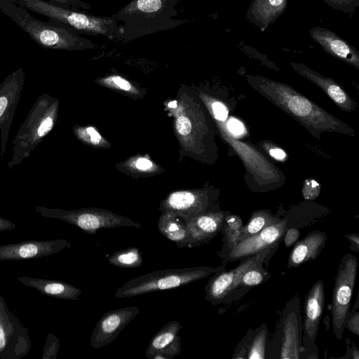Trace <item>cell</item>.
Returning a JSON list of instances; mask_svg holds the SVG:
<instances>
[{"instance_id": "1", "label": "cell", "mask_w": 359, "mask_h": 359, "mask_svg": "<svg viewBox=\"0 0 359 359\" xmlns=\"http://www.w3.org/2000/svg\"><path fill=\"white\" fill-rule=\"evenodd\" d=\"M247 79L255 89L300 122L313 135L325 131L354 135L348 126L288 85L259 76H248Z\"/></svg>"}, {"instance_id": "2", "label": "cell", "mask_w": 359, "mask_h": 359, "mask_svg": "<svg viewBox=\"0 0 359 359\" xmlns=\"http://www.w3.org/2000/svg\"><path fill=\"white\" fill-rule=\"evenodd\" d=\"M180 0H131L111 16L121 25L122 34L114 40L130 41L173 29L187 22L185 19H175L178 15L176 6Z\"/></svg>"}, {"instance_id": "3", "label": "cell", "mask_w": 359, "mask_h": 359, "mask_svg": "<svg viewBox=\"0 0 359 359\" xmlns=\"http://www.w3.org/2000/svg\"><path fill=\"white\" fill-rule=\"evenodd\" d=\"M0 11L39 46L50 49L84 50L99 48L92 41L52 22L33 17L28 10L13 0H0Z\"/></svg>"}, {"instance_id": "4", "label": "cell", "mask_w": 359, "mask_h": 359, "mask_svg": "<svg viewBox=\"0 0 359 359\" xmlns=\"http://www.w3.org/2000/svg\"><path fill=\"white\" fill-rule=\"evenodd\" d=\"M15 4L48 18L50 22L62 25L77 34L102 35L109 39L122 34L121 25L112 16L91 15L79 10L53 5L45 0H13Z\"/></svg>"}, {"instance_id": "5", "label": "cell", "mask_w": 359, "mask_h": 359, "mask_svg": "<svg viewBox=\"0 0 359 359\" xmlns=\"http://www.w3.org/2000/svg\"><path fill=\"white\" fill-rule=\"evenodd\" d=\"M58 111V100L48 95L39 97L13 141L10 168L28 157L31 151L53 129Z\"/></svg>"}, {"instance_id": "6", "label": "cell", "mask_w": 359, "mask_h": 359, "mask_svg": "<svg viewBox=\"0 0 359 359\" xmlns=\"http://www.w3.org/2000/svg\"><path fill=\"white\" fill-rule=\"evenodd\" d=\"M225 265L222 264L216 268L202 266L152 271L128 280L116 290L114 296L116 298L133 297L179 287L224 271Z\"/></svg>"}, {"instance_id": "7", "label": "cell", "mask_w": 359, "mask_h": 359, "mask_svg": "<svg viewBox=\"0 0 359 359\" xmlns=\"http://www.w3.org/2000/svg\"><path fill=\"white\" fill-rule=\"evenodd\" d=\"M358 271V259L346 254L338 266L331 302V316L333 333L342 339L344 323L350 310L351 301Z\"/></svg>"}, {"instance_id": "8", "label": "cell", "mask_w": 359, "mask_h": 359, "mask_svg": "<svg viewBox=\"0 0 359 359\" xmlns=\"http://www.w3.org/2000/svg\"><path fill=\"white\" fill-rule=\"evenodd\" d=\"M279 245L266 248L244 260L235 269L215 273L205 287V299L212 305L231 302L238 290V283L242 274L250 267L262 262H269Z\"/></svg>"}, {"instance_id": "9", "label": "cell", "mask_w": 359, "mask_h": 359, "mask_svg": "<svg viewBox=\"0 0 359 359\" xmlns=\"http://www.w3.org/2000/svg\"><path fill=\"white\" fill-rule=\"evenodd\" d=\"M325 299L324 283L321 280H318L307 292L304 301L300 345L301 354L304 353V358H318L315 342L324 309Z\"/></svg>"}, {"instance_id": "10", "label": "cell", "mask_w": 359, "mask_h": 359, "mask_svg": "<svg viewBox=\"0 0 359 359\" xmlns=\"http://www.w3.org/2000/svg\"><path fill=\"white\" fill-rule=\"evenodd\" d=\"M276 334L280 337V359L301 358V339L302 320L300 313V301L293 296L282 311Z\"/></svg>"}, {"instance_id": "11", "label": "cell", "mask_w": 359, "mask_h": 359, "mask_svg": "<svg viewBox=\"0 0 359 359\" xmlns=\"http://www.w3.org/2000/svg\"><path fill=\"white\" fill-rule=\"evenodd\" d=\"M287 229V219L273 224L238 243L223 259L222 264L244 260L266 248L279 245Z\"/></svg>"}, {"instance_id": "12", "label": "cell", "mask_w": 359, "mask_h": 359, "mask_svg": "<svg viewBox=\"0 0 359 359\" xmlns=\"http://www.w3.org/2000/svg\"><path fill=\"white\" fill-rule=\"evenodd\" d=\"M66 219L86 233L95 235L97 230L130 226L142 229L140 224L128 217L100 208H85L67 213Z\"/></svg>"}, {"instance_id": "13", "label": "cell", "mask_w": 359, "mask_h": 359, "mask_svg": "<svg viewBox=\"0 0 359 359\" xmlns=\"http://www.w3.org/2000/svg\"><path fill=\"white\" fill-rule=\"evenodd\" d=\"M212 200L208 192L202 191H177L169 194L161 203L162 213L170 212L184 218L199 214L219 211L212 207Z\"/></svg>"}, {"instance_id": "14", "label": "cell", "mask_w": 359, "mask_h": 359, "mask_svg": "<svg viewBox=\"0 0 359 359\" xmlns=\"http://www.w3.org/2000/svg\"><path fill=\"white\" fill-rule=\"evenodd\" d=\"M139 313L137 307L128 306L104 313L90 337L91 346L99 348L109 344Z\"/></svg>"}, {"instance_id": "15", "label": "cell", "mask_w": 359, "mask_h": 359, "mask_svg": "<svg viewBox=\"0 0 359 359\" xmlns=\"http://www.w3.org/2000/svg\"><path fill=\"white\" fill-rule=\"evenodd\" d=\"M25 74L22 67L10 74L0 84V129L2 142L12 123L14 112L22 89ZM3 145V144H2Z\"/></svg>"}, {"instance_id": "16", "label": "cell", "mask_w": 359, "mask_h": 359, "mask_svg": "<svg viewBox=\"0 0 359 359\" xmlns=\"http://www.w3.org/2000/svg\"><path fill=\"white\" fill-rule=\"evenodd\" d=\"M224 212L210 211L184 218L188 231L187 248L199 247L210 241L220 231Z\"/></svg>"}, {"instance_id": "17", "label": "cell", "mask_w": 359, "mask_h": 359, "mask_svg": "<svg viewBox=\"0 0 359 359\" xmlns=\"http://www.w3.org/2000/svg\"><path fill=\"white\" fill-rule=\"evenodd\" d=\"M182 328L179 321L172 320L163 326L151 339L145 354L150 359H172L182 350L178 333Z\"/></svg>"}, {"instance_id": "18", "label": "cell", "mask_w": 359, "mask_h": 359, "mask_svg": "<svg viewBox=\"0 0 359 359\" xmlns=\"http://www.w3.org/2000/svg\"><path fill=\"white\" fill-rule=\"evenodd\" d=\"M311 37L330 55L359 69V53L357 49L334 32L321 27L309 30Z\"/></svg>"}, {"instance_id": "19", "label": "cell", "mask_w": 359, "mask_h": 359, "mask_svg": "<svg viewBox=\"0 0 359 359\" xmlns=\"http://www.w3.org/2000/svg\"><path fill=\"white\" fill-rule=\"evenodd\" d=\"M292 67L300 75L319 86L342 110L355 109V103L334 80L312 70L304 64L292 62Z\"/></svg>"}, {"instance_id": "20", "label": "cell", "mask_w": 359, "mask_h": 359, "mask_svg": "<svg viewBox=\"0 0 359 359\" xmlns=\"http://www.w3.org/2000/svg\"><path fill=\"white\" fill-rule=\"evenodd\" d=\"M327 238L325 232L315 230L298 241L290 253L287 268H296L310 260L316 259L324 249Z\"/></svg>"}, {"instance_id": "21", "label": "cell", "mask_w": 359, "mask_h": 359, "mask_svg": "<svg viewBox=\"0 0 359 359\" xmlns=\"http://www.w3.org/2000/svg\"><path fill=\"white\" fill-rule=\"evenodd\" d=\"M287 0H253L246 13L247 19L264 31L285 11Z\"/></svg>"}, {"instance_id": "22", "label": "cell", "mask_w": 359, "mask_h": 359, "mask_svg": "<svg viewBox=\"0 0 359 359\" xmlns=\"http://www.w3.org/2000/svg\"><path fill=\"white\" fill-rule=\"evenodd\" d=\"M158 231L179 248H185L188 231L183 217L170 212H164L158 222Z\"/></svg>"}, {"instance_id": "23", "label": "cell", "mask_w": 359, "mask_h": 359, "mask_svg": "<svg viewBox=\"0 0 359 359\" xmlns=\"http://www.w3.org/2000/svg\"><path fill=\"white\" fill-rule=\"evenodd\" d=\"M243 226L242 219L239 216L229 213L225 215L220 231L223 236V244L222 249L217 252L221 259H223L238 243Z\"/></svg>"}, {"instance_id": "24", "label": "cell", "mask_w": 359, "mask_h": 359, "mask_svg": "<svg viewBox=\"0 0 359 359\" xmlns=\"http://www.w3.org/2000/svg\"><path fill=\"white\" fill-rule=\"evenodd\" d=\"M280 220V219L273 216L269 211L258 210L252 213L249 222L243 225L241 229L238 243Z\"/></svg>"}, {"instance_id": "25", "label": "cell", "mask_w": 359, "mask_h": 359, "mask_svg": "<svg viewBox=\"0 0 359 359\" xmlns=\"http://www.w3.org/2000/svg\"><path fill=\"white\" fill-rule=\"evenodd\" d=\"M108 262L115 266L122 269L137 268L142 265L143 258L137 247H129L114 252Z\"/></svg>"}, {"instance_id": "26", "label": "cell", "mask_w": 359, "mask_h": 359, "mask_svg": "<svg viewBox=\"0 0 359 359\" xmlns=\"http://www.w3.org/2000/svg\"><path fill=\"white\" fill-rule=\"evenodd\" d=\"M268 262H262L257 264L246 271L241 276L238 283V290L246 289L257 286L266 282L271 277V274L264 268V264Z\"/></svg>"}, {"instance_id": "27", "label": "cell", "mask_w": 359, "mask_h": 359, "mask_svg": "<svg viewBox=\"0 0 359 359\" xmlns=\"http://www.w3.org/2000/svg\"><path fill=\"white\" fill-rule=\"evenodd\" d=\"M268 334V327L262 324L259 327L252 330L246 353L248 359L266 358V341Z\"/></svg>"}, {"instance_id": "28", "label": "cell", "mask_w": 359, "mask_h": 359, "mask_svg": "<svg viewBox=\"0 0 359 359\" xmlns=\"http://www.w3.org/2000/svg\"><path fill=\"white\" fill-rule=\"evenodd\" d=\"M333 9L346 13H353L359 6V0H323Z\"/></svg>"}, {"instance_id": "29", "label": "cell", "mask_w": 359, "mask_h": 359, "mask_svg": "<svg viewBox=\"0 0 359 359\" xmlns=\"http://www.w3.org/2000/svg\"><path fill=\"white\" fill-rule=\"evenodd\" d=\"M50 4L63 8L76 10H89L92 6L83 0H45Z\"/></svg>"}, {"instance_id": "30", "label": "cell", "mask_w": 359, "mask_h": 359, "mask_svg": "<svg viewBox=\"0 0 359 359\" xmlns=\"http://www.w3.org/2000/svg\"><path fill=\"white\" fill-rule=\"evenodd\" d=\"M102 82L104 84L123 90L126 91H130L133 89V86L128 81L123 79V77L117 75L109 76L102 80Z\"/></svg>"}, {"instance_id": "31", "label": "cell", "mask_w": 359, "mask_h": 359, "mask_svg": "<svg viewBox=\"0 0 359 359\" xmlns=\"http://www.w3.org/2000/svg\"><path fill=\"white\" fill-rule=\"evenodd\" d=\"M344 328L359 336V312H348L344 323Z\"/></svg>"}, {"instance_id": "32", "label": "cell", "mask_w": 359, "mask_h": 359, "mask_svg": "<svg viewBox=\"0 0 359 359\" xmlns=\"http://www.w3.org/2000/svg\"><path fill=\"white\" fill-rule=\"evenodd\" d=\"M302 193L305 199L313 200L320 193V186L316 181L309 180L305 183Z\"/></svg>"}, {"instance_id": "33", "label": "cell", "mask_w": 359, "mask_h": 359, "mask_svg": "<svg viewBox=\"0 0 359 359\" xmlns=\"http://www.w3.org/2000/svg\"><path fill=\"white\" fill-rule=\"evenodd\" d=\"M252 332V331L250 330L247 332L246 335L241 341L236 349L235 350V353L232 357L233 358L238 359L246 358V353Z\"/></svg>"}, {"instance_id": "34", "label": "cell", "mask_w": 359, "mask_h": 359, "mask_svg": "<svg viewBox=\"0 0 359 359\" xmlns=\"http://www.w3.org/2000/svg\"><path fill=\"white\" fill-rule=\"evenodd\" d=\"M176 128L181 135L186 136L191 130V123L187 116H179L176 120Z\"/></svg>"}, {"instance_id": "35", "label": "cell", "mask_w": 359, "mask_h": 359, "mask_svg": "<svg viewBox=\"0 0 359 359\" xmlns=\"http://www.w3.org/2000/svg\"><path fill=\"white\" fill-rule=\"evenodd\" d=\"M212 110L215 118L217 120L224 121L228 116L227 107L219 102H215L212 104Z\"/></svg>"}, {"instance_id": "36", "label": "cell", "mask_w": 359, "mask_h": 359, "mask_svg": "<svg viewBox=\"0 0 359 359\" xmlns=\"http://www.w3.org/2000/svg\"><path fill=\"white\" fill-rule=\"evenodd\" d=\"M300 236L299 231L294 227L287 228L284 236V245L285 247L289 248L295 243Z\"/></svg>"}, {"instance_id": "37", "label": "cell", "mask_w": 359, "mask_h": 359, "mask_svg": "<svg viewBox=\"0 0 359 359\" xmlns=\"http://www.w3.org/2000/svg\"><path fill=\"white\" fill-rule=\"evenodd\" d=\"M79 134L83 139L87 138L93 144H98L102 140L100 135L92 127L81 130Z\"/></svg>"}, {"instance_id": "38", "label": "cell", "mask_w": 359, "mask_h": 359, "mask_svg": "<svg viewBox=\"0 0 359 359\" xmlns=\"http://www.w3.org/2000/svg\"><path fill=\"white\" fill-rule=\"evenodd\" d=\"M228 128L235 135H240L245 131L243 123L237 119L231 118L227 123Z\"/></svg>"}, {"instance_id": "39", "label": "cell", "mask_w": 359, "mask_h": 359, "mask_svg": "<svg viewBox=\"0 0 359 359\" xmlns=\"http://www.w3.org/2000/svg\"><path fill=\"white\" fill-rule=\"evenodd\" d=\"M37 247L33 244H27L20 248L19 254L23 258L32 257L36 255Z\"/></svg>"}, {"instance_id": "40", "label": "cell", "mask_w": 359, "mask_h": 359, "mask_svg": "<svg viewBox=\"0 0 359 359\" xmlns=\"http://www.w3.org/2000/svg\"><path fill=\"white\" fill-rule=\"evenodd\" d=\"M346 238L350 241L349 248L355 252H359V233H349L346 235Z\"/></svg>"}, {"instance_id": "41", "label": "cell", "mask_w": 359, "mask_h": 359, "mask_svg": "<svg viewBox=\"0 0 359 359\" xmlns=\"http://www.w3.org/2000/svg\"><path fill=\"white\" fill-rule=\"evenodd\" d=\"M153 166V163L144 158H139L135 163V167L140 170H148Z\"/></svg>"}, {"instance_id": "42", "label": "cell", "mask_w": 359, "mask_h": 359, "mask_svg": "<svg viewBox=\"0 0 359 359\" xmlns=\"http://www.w3.org/2000/svg\"><path fill=\"white\" fill-rule=\"evenodd\" d=\"M269 154L277 160H283L286 157L285 152L279 148H271L269 151Z\"/></svg>"}, {"instance_id": "43", "label": "cell", "mask_w": 359, "mask_h": 359, "mask_svg": "<svg viewBox=\"0 0 359 359\" xmlns=\"http://www.w3.org/2000/svg\"><path fill=\"white\" fill-rule=\"evenodd\" d=\"M352 348H351V358L359 359V351L355 344H352Z\"/></svg>"}, {"instance_id": "44", "label": "cell", "mask_w": 359, "mask_h": 359, "mask_svg": "<svg viewBox=\"0 0 359 359\" xmlns=\"http://www.w3.org/2000/svg\"><path fill=\"white\" fill-rule=\"evenodd\" d=\"M6 341L4 332L1 325H0V349H2L4 347Z\"/></svg>"}]
</instances>
